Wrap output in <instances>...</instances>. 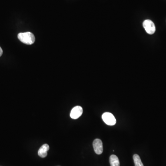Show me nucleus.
Instances as JSON below:
<instances>
[{
    "label": "nucleus",
    "mask_w": 166,
    "mask_h": 166,
    "mask_svg": "<svg viewBox=\"0 0 166 166\" xmlns=\"http://www.w3.org/2000/svg\"><path fill=\"white\" fill-rule=\"evenodd\" d=\"M18 38L22 43L27 45L33 44L35 41L34 35L30 32L19 33L18 35Z\"/></svg>",
    "instance_id": "f257e3e1"
},
{
    "label": "nucleus",
    "mask_w": 166,
    "mask_h": 166,
    "mask_svg": "<svg viewBox=\"0 0 166 166\" xmlns=\"http://www.w3.org/2000/svg\"><path fill=\"white\" fill-rule=\"evenodd\" d=\"M83 110L82 107L77 106L74 107L70 113V117L73 119H77L83 114Z\"/></svg>",
    "instance_id": "39448f33"
},
{
    "label": "nucleus",
    "mask_w": 166,
    "mask_h": 166,
    "mask_svg": "<svg viewBox=\"0 0 166 166\" xmlns=\"http://www.w3.org/2000/svg\"><path fill=\"white\" fill-rule=\"evenodd\" d=\"M103 121L109 126H114L116 124V120L113 114L109 112H106L102 115Z\"/></svg>",
    "instance_id": "f03ea898"
},
{
    "label": "nucleus",
    "mask_w": 166,
    "mask_h": 166,
    "mask_svg": "<svg viewBox=\"0 0 166 166\" xmlns=\"http://www.w3.org/2000/svg\"><path fill=\"white\" fill-rule=\"evenodd\" d=\"M3 50H2V49H1V47H0V57H1V56L2 55H3Z\"/></svg>",
    "instance_id": "1a4fd4ad"
},
{
    "label": "nucleus",
    "mask_w": 166,
    "mask_h": 166,
    "mask_svg": "<svg viewBox=\"0 0 166 166\" xmlns=\"http://www.w3.org/2000/svg\"><path fill=\"white\" fill-rule=\"evenodd\" d=\"M109 163L111 166H120L119 158L116 155H112L109 158Z\"/></svg>",
    "instance_id": "0eeeda50"
},
{
    "label": "nucleus",
    "mask_w": 166,
    "mask_h": 166,
    "mask_svg": "<svg viewBox=\"0 0 166 166\" xmlns=\"http://www.w3.org/2000/svg\"><path fill=\"white\" fill-rule=\"evenodd\" d=\"M50 149V146L48 144H44L40 148L38 151V155L42 158H45L47 155V152Z\"/></svg>",
    "instance_id": "423d86ee"
},
{
    "label": "nucleus",
    "mask_w": 166,
    "mask_h": 166,
    "mask_svg": "<svg viewBox=\"0 0 166 166\" xmlns=\"http://www.w3.org/2000/svg\"><path fill=\"white\" fill-rule=\"evenodd\" d=\"M93 146L95 153L100 155L103 152V145L102 141L99 139H96L93 143Z\"/></svg>",
    "instance_id": "20e7f679"
},
{
    "label": "nucleus",
    "mask_w": 166,
    "mask_h": 166,
    "mask_svg": "<svg viewBox=\"0 0 166 166\" xmlns=\"http://www.w3.org/2000/svg\"><path fill=\"white\" fill-rule=\"evenodd\" d=\"M143 27L148 34H153L155 31V24L151 20L147 19L143 22Z\"/></svg>",
    "instance_id": "7ed1b4c3"
},
{
    "label": "nucleus",
    "mask_w": 166,
    "mask_h": 166,
    "mask_svg": "<svg viewBox=\"0 0 166 166\" xmlns=\"http://www.w3.org/2000/svg\"><path fill=\"white\" fill-rule=\"evenodd\" d=\"M135 166H144L141 161L140 157L138 155L135 154L133 156Z\"/></svg>",
    "instance_id": "6e6552de"
}]
</instances>
